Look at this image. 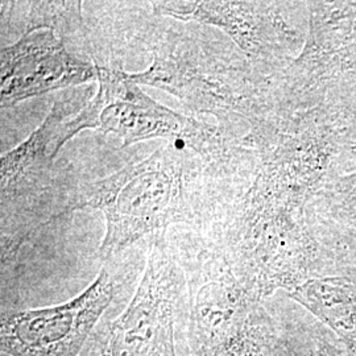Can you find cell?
<instances>
[{"label":"cell","mask_w":356,"mask_h":356,"mask_svg":"<svg viewBox=\"0 0 356 356\" xmlns=\"http://www.w3.org/2000/svg\"><path fill=\"white\" fill-rule=\"evenodd\" d=\"M186 148L166 144L149 157L107 177L79 185L67 216L98 210L106 219L99 257L110 261L132 244L153 234H164L175 223L200 225L201 209L193 204L189 182L193 159Z\"/></svg>","instance_id":"obj_1"},{"label":"cell","mask_w":356,"mask_h":356,"mask_svg":"<svg viewBox=\"0 0 356 356\" xmlns=\"http://www.w3.org/2000/svg\"><path fill=\"white\" fill-rule=\"evenodd\" d=\"M79 356H191L188 284L165 232L151 242L131 302L118 317L98 323Z\"/></svg>","instance_id":"obj_2"},{"label":"cell","mask_w":356,"mask_h":356,"mask_svg":"<svg viewBox=\"0 0 356 356\" xmlns=\"http://www.w3.org/2000/svg\"><path fill=\"white\" fill-rule=\"evenodd\" d=\"M188 284L191 356H267L269 332L254 297L206 241L176 247Z\"/></svg>","instance_id":"obj_3"},{"label":"cell","mask_w":356,"mask_h":356,"mask_svg":"<svg viewBox=\"0 0 356 356\" xmlns=\"http://www.w3.org/2000/svg\"><path fill=\"white\" fill-rule=\"evenodd\" d=\"M97 66L98 91L72 119L73 136L83 129L114 134L123 148L134 143L166 139L197 154L204 165L226 157L220 129L153 101L120 69Z\"/></svg>","instance_id":"obj_4"},{"label":"cell","mask_w":356,"mask_h":356,"mask_svg":"<svg viewBox=\"0 0 356 356\" xmlns=\"http://www.w3.org/2000/svg\"><path fill=\"white\" fill-rule=\"evenodd\" d=\"M138 85L164 90L195 113L225 122L234 115L254 119L256 104L247 74L202 38L168 31L153 48L152 65L129 73Z\"/></svg>","instance_id":"obj_5"},{"label":"cell","mask_w":356,"mask_h":356,"mask_svg":"<svg viewBox=\"0 0 356 356\" xmlns=\"http://www.w3.org/2000/svg\"><path fill=\"white\" fill-rule=\"evenodd\" d=\"M119 281L108 261L83 292L64 304L1 314V356H79L114 301Z\"/></svg>","instance_id":"obj_6"},{"label":"cell","mask_w":356,"mask_h":356,"mask_svg":"<svg viewBox=\"0 0 356 356\" xmlns=\"http://www.w3.org/2000/svg\"><path fill=\"white\" fill-rule=\"evenodd\" d=\"M91 81H97V66L72 54L51 29L26 33L0 51L1 110Z\"/></svg>","instance_id":"obj_7"},{"label":"cell","mask_w":356,"mask_h":356,"mask_svg":"<svg viewBox=\"0 0 356 356\" xmlns=\"http://www.w3.org/2000/svg\"><path fill=\"white\" fill-rule=\"evenodd\" d=\"M156 16L222 29L251 58H270L288 47L289 32L269 3L252 1H152Z\"/></svg>","instance_id":"obj_8"},{"label":"cell","mask_w":356,"mask_h":356,"mask_svg":"<svg viewBox=\"0 0 356 356\" xmlns=\"http://www.w3.org/2000/svg\"><path fill=\"white\" fill-rule=\"evenodd\" d=\"M86 103L76 101L74 97L57 101L26 140L1 156V204L15 202L48 185L56 157L65 144L74 138L69 126L70 119Z\"/></svg>","instance_id":"obj_9"},{"label":"cell","mask_w":356,"mask_h":356,"mask_svg":"<svg viewBox=\"0 0 356 356\" xmlns=\"http://www.w3.org/2000/svg\"><path fill=\"white\" fill-rule=\"evenodd\" d=\"M24 8L23 36L38 29H51L66 41L69 36L85 38L81 16V1H26Z\"/></svg>","instance_id":"obj_10"}]
</instances>
